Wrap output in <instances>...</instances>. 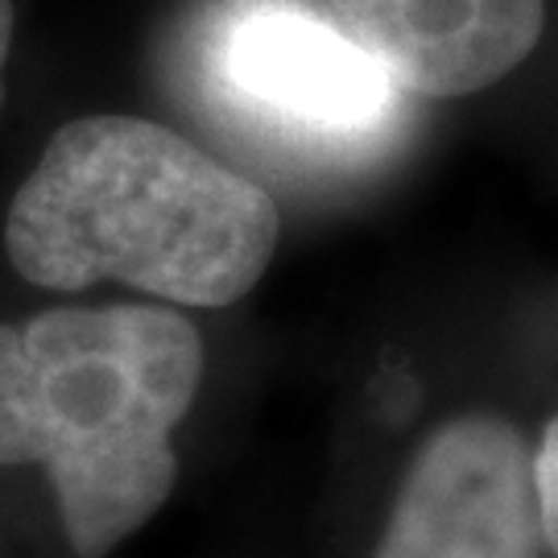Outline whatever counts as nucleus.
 <instances>
[{
    "instance_id": "f257e3e1",
    "label": "nucleus",
    "mask_w": 558,
    "mask_h": 558,
    "mask_svg": "<svg viewBox=\"0 0 558 558\" xmlns=\"http://www.w3.org/2000/svg\"><path fill=\"white\" fill-rule=\"evenodd\" d=\"M278 236L257 182L141 117L62 124L4 220V253L41 290L117 278L182 306L244 299Z\"/></svg>"
},
{
    "instance_id": "f03ea898",
    "label": "nucleus",
    "mask_w": 558,
    "mask_h": 558,
    "mask_svg": "<svg viewBox=\"0 0 558 558\" xmlns=\"http://www.w3.org/2000/svg\"><path fill=\"white\" fill-rule=\"evenodd\" d=\"M203 339L166 306H54L0 323V468L38 463L80 558H108L179 480Z\"/></svg>"
},
{
    "instance_id": "7ed1b4c3",
    "label": "nucleus",
    "mask_w": 558,
    "mask_h": 558,
    "mask_svg": "<svg viewBox=\"0 0 558 558\" xmlns=\"http://www.w3.org/2000/svg\"><path fill=\"white\" fill-rule=\"evenodd\" d=\"M211 71L253 124L315 149L373 137L398 100V83L377 59L294 0L236 4L216 38Z\"/></svg>"
},
{
    "instance_id": "20e7f679",
    "label": "nucleus",
    "mask_w": 558,
    "mask_h": 558,
    "mask_svg": "<svg viewBox=\"0 0 558 558\" xmlns=\"http://www.w3.org/2000/svg\"><path fill=\"white\" fill-rule=\"evenodd\" d=\"M534 451L513 422L463 414L401 476L373 558H542Z\"/></svg>"
},
{
    "instance_id": "39448f33",
    "label": "nucleus",
    "mask_w": 558,
    "mask_h": 558,
    "mask_svg": "<svg viewBox=\"0 0 558 558\" xmlns=\"http://www.w3.org/2000/svg\"><path fill=\"white\" fill-rule=\"evenodd\" d=\"M336 25L385 75L456 100L518 71L546 25L542 0H327Z\"/></svg>"
},
{
    "instance_id": "423d86ee",
    "label": "nucleus",
    "mask_w": 558,
    "mask_h": 558,
    "mask_svg": "<svg viewBox=\"0 0 558 558\" xmlns=\"http://www.w3.org/2000/svg\"><path fill=\"white\" fill-rule=\"evenodd\" d=\"M534 500H538L542 542L558 558V418L546 422L538 451H534Z\"/></svg>"
},
{
    "instance_id": "0eeeda50",
    "label": "nucleus",
    "mask_w": 558,
    "mask_h": 558,
    "mask_svg": "<svg viewBox=\"0 0 558 558\" xmlns=\"http://www.w3.org/2000/svg\"><path fill=\"white\" fill-rule=\"evenodd\" d=\"M13 46V0H0V100H4V62Z\"/></svg>"
}]
</instances>
